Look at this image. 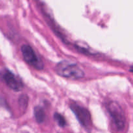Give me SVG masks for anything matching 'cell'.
Segmentation results:
<instances>
[{
	"instance_id": "cell-4",
	"label": "cell",
	"mask_w": 133,
	"mask_h": 133,
	"mask_svg": "<svg viewBox=\"0 0 133 133\" xmlns=\"http://www.w3.org/2000/svg\"><path fill=\"white\" fill-rule=\"evenodd\" d=\"M23 59L30 66L37 70H42L44 67V64L40 58H38L34 51L32 47L29 45H23L21 48Z\"/></svg>"
},
{
	"instance_id": "cell-5",
	"label": "cell",
	"mask_w": 133,
	"mask_h": 133,
	"mask_svg": "<svg viewBox=\"0 0 133 133\" xmlns=\"http://www.w3.org/2000/svg\"><path fill=\"white\" fill-rule=\"evenodd\" d=\"M3 79L8 87L16 92L21 90L23 87V84L21 80L16 77L11 71L6 70L3 75Z\"/></svg>"
},
{
	"instance_id": "cell-1",
	"label": "cell",
	"mask_w": 133,
	"mask_h": 133,
	"mask_svg": "<svg viewBox=\"0 0 133 133\" xmlns=\"http://www.w3.org/2000/svg\"><path fill=\"white\" fill-rule=\"evenodd\" d=\"M55 71L58 75L71 79H79L84 76V72L76 63L68 61H62L55 66Z\"/></svg>"
},
{
	"instance_id": "cell-2",
	"label": "cell",
	"mask_w": 133,
	"mask_h": 133,
	"mask_svg": "<svg viewBox=\"0 0 133 133\" xmlns=\"http://www.w3.org/2000/svg\"><path fill=\"white\" fill-rule=\"evenodd\" d=\"M107 110L112 118L115 127L118 131L124 129L125 125V116L120 105L116 101H110L107 105Z\"/></svg>"
},
{
	"instance_id": "cell-3",
	"label": "cell",
	"mask_w": 133,
	"mask_h": 133,
	"mask_svg": "<svg viewBox=\"0 0 133 133\" xmlns=\"http://www.w3.org/2000/svg\"><path fill=\"white\" fill-rule=\"evenodd\" d=\"M70 107L81 125L86 129H89L92 126V117L88 109L75 103H71Z\"/></svg>"
},
{
	"instance_id": "cell-8",
	"label": "cell",
	"mask_w": 133,
	"mask_h": 133,
	"mask_svg": "<svg viewBox=\"0 0 133 133\" xmlns=\"http://www.w3.org/2000/svg\"><path fill=\"white\" fill-rule=\"evenodd\" d=\"M28 101L29 97L26 94H22L19 96L18 103H19V107L22 110H25L27 105H28Z\"/></svg>"
},
{
	"instance_id": "cell-7",
	"label": "cell",
	"mask_w": 133,
	"mask_h": 133,
	"mask_svg": "<svg viewBox=\"0 0 133 133\" xmlns=\"http://www.w3.org/2000/svg\"><path fill=\"white\" fill-rule=\"evenodd\" d=\"M54 119L55 122H57V124L61 127H64L66 125V121L64 117L62 114L58 112H55L54 114Z\"/></svg>"
},
{
	"instance_id": "cell-9",
	"label": "cell",
	"mask_w": 133,
	"mask_h": 133,
	"mask_svg": "<svg viewBox=\"0 0 133 133\" xmlns=\"http://www.w3.org/2000/svg\"><path fill=\"white\" fill-rule=\"evenodd\" d=\"M129 71L133 73V66H131V68H130V70H129Z\"/></svg>"
},
{
	"instance_id": "cell-6",
	"label": "cell",
	"mask_w": 133,
	"mask_h": 133,
	"mask_svg": "<svg viewBox=\"0 0 133 133\" xmlns=\"http://www.w3.org/2000/svg\"><path fill=\"white\" fill-rule=\"evenodd\" d=\"M34 115L38 123H42L45 119V112L40 106L35 107L34 109Z\"/></svg>"
}]
</instances>
